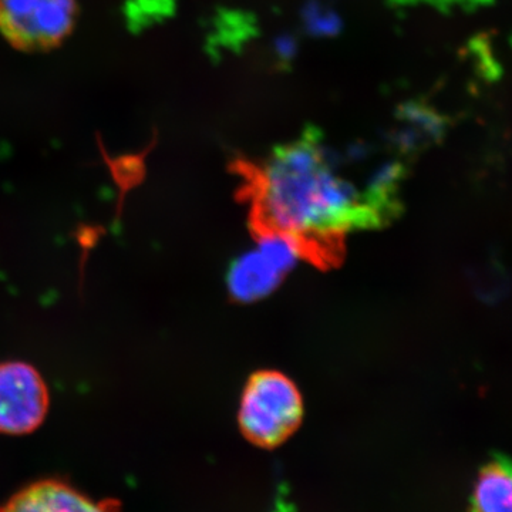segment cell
Wrapping results in <instances>:
<instances>
[{"label": "cell", "instance_id": "5b68a950", "mask_svg": "<svg viewBox=\"0 0 512 512\" xmlns=\"http://www.w3.org/2000/svg\"><path fill=\"white\" fill-rule=\"evenodd\" d=\"M49 406V387L35 366L22 360L0 363V433H33L45 421Z\"/></svg>", "mask_w": 512, "mask_h": 512}, {"label": "cell", "instance_id": "8992f818", "mask_svg": "<svg viewBox=\"0 0 512 512\" xmlns=\"http://www.w3.org/2000/svg\"><path fill=\"white\" fill-rule=\"evenodd\" d=\"M0 512H114V504L97 503L62 481L43 480L13 495Z\"/></svg>", "mask_w": 512, "mask_h": 512}, {"label": "cell", "instance_id": "7a4b0ae2", "mask_svg": "<svg viewBox=\"0 0 512 512\" xmlns=\"http://www.w3.org/2000/svg\"><path fill=\"white\" fill-rule=\"evenodd\" d=\"M302 417V394L288 376L261 370L249 377L239 404V427L251 443L279 446L295 433Z\"/></svg>", "mask_w": 512, "mask_h": 512}, {"label": "cell", "instance_id": "ba28073f", "mask_svg": "<svg viewBox=\"0 0 512 512\" xmlns=\"http://www.w3.org/2000/svg\"><path fill=\"white\" fill-rule=\"evenodd\" d=\"M470 281L481 302L495 306L504 302L512 292V274L493 249L484 266L470 269Z\"/></svg>", "mask_w": 512, "mask_h": 512}, {"label": "cell", "instance_id": "3957f363", "mask_svg": "<svg viewBox=\"0 0 512 512\" xmlns=\"http://www.w3.org/2000/svg\"><path fill=\"white\" fill-rule=\"evenodd\" d=\"M77 0H0V35L13 49L45 53L72 35Z\"/></svg>", "mask_w": 512, "mask_h": 512}, {"label": "cell", "instance_id": "6da1fadb", "mask_svg": "<svg viewBox=\"0 0 512 512\" xmlns=\"http://www.w3.org/2000/svg\"><path fill=\"white\" fill-rule=\"evenodd\" d=\"M232 171L255 237L289 239L318 268L342 262L349 234L384 227L399 214V168L353 183L311 131L262 160H238Z\"/></svg>", "mask_w": 512, "mask_h": 512}, {"label": "cell", "instance_id": "277c9868", "mask_svg": "<svg viewBox=\"0 0 512 512\" xmlns=\"http://www.w3.org/2000/svg\"><path fill=\"white\" fill-rule=\"evenodd\" d=\"M256 247L239 255L228 269V289L238 302H255L271 295L301 258L289 239L256 237Z\"/></svg>", "mask_w": 512, "mask_h": 512}, {"label": "cell", "instance_id": "52a82bcc", "mask_svg": "<svg viewBox=\"0 0 512 512\" xmlns=\"http://www.w3.org/2000/svg\"><path fill=\"white\" fill-rule=\"evenodd\" d=\"M476 512H512V466L497 461L481 471L473 491Z\"/></svg>", "mask_w": 512, "mask_h": 512}]
</instances>
